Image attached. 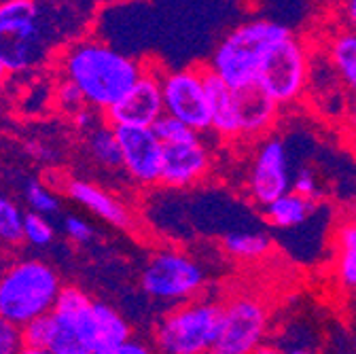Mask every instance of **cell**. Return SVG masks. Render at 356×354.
Segmentation results:
<instances>
[{
    "instance_id": "1",
    "label": "cell",
    "mask_w": 356,
    "mask_h": 354,
    "mask_svg": "<svg viewBox=\"0 0 356 354\" xmlns=\"http://www.w3.org/2000/svg\"><path fill=\"white\" fill-rule=\"evenodd\" d=\"M147 66L96 36L76 38L58 60L62 79L81 92L85 106L98 113L113 108L143 79Z\"/></svg>"
},
{
    "instance_id": "2",
    "label": "cell",
    "mask_w": 356,
    "mask_h": 354,
    "mask_svg": "<svg viewBox=\"0 0 356 354\" xmlns=\"http://www.w3.org/2000/svg\"><path fill=\"white\" fill-rule=\"evenodd\" d=\"M32 0L0 3V64L7 72H28L49 58L68 36V24Z\"/></svg>"
},
{
    "instance_id": "3",
    "label": "cell",
    "mask_w": 356,
    "mask_h": 354,
    "mask_svg": "<svg viewBox=\"0 0 356 354\" xmlns=\"http://www.w3.org/2000/svg\"><path fill=\"white\" fill-rule=\"evenodd\" d=\"M291 32L293 30L286 24L276 19H246L218 40L208 64L204 66L232 90H242L246 85L257 83L265 54Z\"/></svg>"
},
{
    "instance_id": "4",
    "label": "cell",
    "mask_w": 356,
    "mask_h": 354,
    "mask_svg": "<svg viewBox=\"0 0 356 354\" xmlns=\"http://www.w3.org/2000/svg\"><path fill=\"white\" fill-rule=\"evenodd\" d=\"M62 289L56 268L47 261H13L0 270V319L24 329L54 312Z\"/></svg>"
},
{
    "instance_id": "5",
    "label": "cell",
    "mask_w": 356,
    "mask_h": 354,
    "mask_svg": "<svg viewBox=\"0 0 356 354\" xmlns=\"http://www.w3.org/2000/svg\"><path fill=\"white\" fill-rule=\"evenodd\" d=\"M222 319V303L193 299L163 314L155 327V346L161 354H210Z\"/></svg>"
},
{
    "instance_id": "6",
    "label": "cell",
    "mask_w": 356,
    "mask_h": 354,
    "mask_svg": "<svg viewBox=\"0 0 356 354\" xmlns=\"http://www.w3.org/2000/svg\"><path fill=\"white\" fill-rule=\"evenodd\" d=\"M206 287V270L189 252L178 248L155 250L140 272V289L159 303L183 305Z\"/></svg>"
},
{
    "instance_id": "7",
    "label": "cell",
    "mask_w": 356,
    "mask_h": 354,
    "mask_svg": "<svg viewBox=\"0 0 356 354\" xmlns=\"http://www.w3.org/2000/svg\"><path fill=\"white\" fill-rule=\"evenodd\" d=\"M309 66V47L303 38L291 32L265 54L257 74V85L280 108L291 106L307 92Z\"/></svg>"
},
{
    "instance_id": "8",
    "label": "cell",
    "mask_w": 356,
    "mask_h": 354,
    "mask_svg": "<svg viewBox=\"0 0 356 354\" xmlns=\"http://www.w3.org/2000/svg\"><path fill=\"white\" fill-rule=\"evenodd\" d=\"M270 331V309L252 293L234 295L222 303V319L210 354H257Z\"/></svg>"
},
{
    "instance_id": "9",
    "label": "cell",
    "mask_w": 356,
    "mask_h": 354,
    "mask_svg": "<svg viewBox=\"0 0 356 354\" xmlns=\"http://www.w3.org/2000/svg\"><path fill=\"white\" fill-rule=\"evenodd\" d=\"M204 72V66L159 68L163 115L178 119L197 134L210 129V106Z\"/></svg>"
},
{
    "instance_id": "10",
    "label": "cell",
    "mask_w": 356,
    "mask_h": 354,
    "mask_svg": "<svg viewBox=\"0 0 356 354\" xmlns=\"http://www.w3.org/2000/svg\"><path fill=\"white\" fill-rule=\"evenodd\" d=\"M291 181H293V174L289 168L286 145L276 136L265 138L259 145L252 157V163L248 168V174H246L248 198L263 208L267 204H272L274 200H278L280 195L289 193Z\"/></svg>"
},
{
    "instance_id": "11",
    "label": "cell",
    "mask_w": 356,
    "mask_h": 354,
    "mask_svg": "<svg viewBox=\"0 0 356 354\" xmlns=\"http://www.w3.org/2000/svg\"><path fill=\"white\" fill-rule=\"evenodd\" d=\"M159 68L149 64L143 79L131 90L104 113V119L113 127H143L153 129V125L163 117V98Z\"/></svg>"
},
{
    "instance_id": "12",
    "label": "cell",
    "mask_w": 356,
    "mask_h": 354,
    "mask_svg": "<svg viewBox=\"0 0 356 354\" xmlns=\"http://www.w3.org/2000/svg\"><path fill=\"white\" fill-rule=\"evenodd\" d=\"M121 149V170L134 185L155 187L161 181L163 145L153 129L143 127H115Z\"/></svg>"
},
{
    "instance_id": "13",
    "label": "cell",
    "mask_w": 356,
    "mask_h": 354,
    "mask_svg": "<svg viewBox=\"0 0 356 354\" xmlns=\"http://www.w3.org/2000/svg\"><path fill=\"white\" fill-rule=\"evenodd\" d=\"M212 168V153L204 145L202 136L183 143L163 147V166L159 185L170 189H187L202 183Z\"/></svg>"
},
{
    "instance_id": "14",
    "label": "cell",
    "mask_w": 356,
    "mask_h": 354,
    "mask_svg": "<svg viewBox=\"0 0 356 354\" xmlns=\"http://www.w3.org/2000/svg\"><path fill=\"white\" fill-rule=\"evenodd\" d=\"M236 113L240 138L257 140L267 136V131H272L278 121L280 106L257 83H252L242 90H236Z\"/></svg>"
},
{
    "instance_id": "15",
    "label": "cell",
    "mask_w": 356,
    "mask_h": 354,
    "mask_svg": "<svg viewBox=\"0 0 356 354\" xmlns=\"http://www.w3.org/2000/svg\"><path fill=\"white\" fill-rule=\"evenodd\" d=\"M66 191L76 204L100 216L104 223L119 230H127L131 225V212L127 210V206L106 189L89 181H72Z\"/></svg>"
},
{
    "instance_id": "16",
    "label": "cell",
    "mask_w": 356,
    "mask_h": 354,
    "mask_svg": "<svg viewBox=\"0 0 356 354\" xmlns=\"http://www.w3.org/2000/svg\"><path fill=\"white\" fill-rule=\"evenodd\" d=\"M206 68V66H204ZM208 106H210V129L218 138L236 140L240 138L238 131V113H236V90L216 79L212 72H204Z\"/></svg>"
},
{
    "instance_id": "17",
    "label": "cell",
    "mask_w": 356,
    "mask_h": 354,
    "mask_svg": "<svg viewBox=\"0 0 356 354\" xmlns=\"http://www.w3.org/2000/svg\"><path fill=\"white\" fill-rule=\"evenodd\" d=\"M333 278L339 291L356 295V212L343 216L337 225Z\"/></svg>"
},
{
    "instance_id": "18",
    "label": "cell",
    "mask_w": 356,
    "mask_h": 354,
    "mask_svg": "<svg viewBox=\"0 0 356 354\" xmlns=\"http://www.w3.org/2000/svg\"><path fill=\"white\" fill-rule=\"evenodd\" d=\"M325 56L337 72L343 90L356 98V30L335 28L325 38Z\"/></svg>"
},
{
    "instance_id": "19",
    "label": "cell",
    "mask_w": 356,
    "mask_h": 354,
    "mask_svg": "<svg viewBox=\"0 0 356 354\" xmlns=\"http://www.w3.org/2000/svg\"><path fill=\"white\" fill-rule=\"evenodd\" d=\"M131 339V325L129 321L119 312L117 307L104 303V301H94L92 305V341L94 350H106L115 348L119 344H125Z\"/></svg>"
},
{
    "instance_id": "20",
    "label": "cell",
    "mask_w": 356,
    "mask_h": 354,
    "mask_svg": "<svg viewBox=\"0 0 356 354\" xmlns=\"http://www.w3.org/2000/svg\"><path fill=\"white\" fill-rule=\"evenodd\" d=\"M316 210H318V202L289 191L278 200H274L272 204L263 206V216L276 230H295L305 225Z\"/></svg>"
},
{
    "instance_id": "21",
    "label": "cell",
    "mask_w": 356,
    "mask_h": 354,
    "mask_svg": "<svg viewBox=\"0 0 356 354\" xmlns=\"http://www.w3.org/2000/svg\"><path fill=\"white\" fill-rule=\"evenodd\" d=\"M225 252L240 261H257L272 250V238L259 230H238L222 238Z\"/></svg>"
},
{
    "instance_id": "22",
    "label": "cell",
    "mask_w": 356,
    "mask_h": 354,
    "mask_svg": "<svg viewBox=\"0 0 356 354\" xmlns=\"http://www.w3.org/2000/svg\"><path fill=\"white\" fill-rule=\"evenodd\" d=\"M87 151L92 155V159L104 168V170H119L121 168V149H119V140L115 134V127L104 123L92 131L87 136Z\"/></svg>"
},
{
    "instance_id": "23",
    "label": "cell",
    "mask_w": 356,
    "mask_h": 354,
    "mask_svg": "<svg viewBox=\"0 0 356 354\" xmlns=\"http://www.w3.org/2000/svg\"><path fill=\"white\" fill-rule=\"evenodd\" d=\"M24 242V212L19 206L0 193V244L17 246Z\"/></svg>"
},
{
    "instance_id": "24",
    "label": "cell",
    "mask_w": 356,
    "mask_h": 354,
    "mask_svg": "<svg viewBox=\"0 0 356 354\" xmlns=\"http://www.w3.org/2000/svg\"><path fill=\"white\" fill-rule=\"evenodd\" d=\"M153 131L155 136L159 138V143L163 147H170V145H183V143H191L195 138H200L202 134L193 131L191 127H187L185 123H181L174 117H168L163 115L155 125H153Z\"/></svg>"
},
{
    "instance_id": "25",
    "label": "cell",
    "mask_w": 356,
    "mask_h": 354,
    "mask_svg": "<svg viewBox=\"0 0 356 354\" xmlns=\"http://www.w3.org/2000/svg\"><path fill=\"white\" fill-rule=\"evenodd\" d=\"M24 198L30 206V212L40 214V216H49L60 210V200L54 191H49L42 183L38 181H28L24 187Z\"/></svg>"
},
{
    "instance_id": "26",
    "label": "cell",
    "mask_w": 356,
    "mask_h": 354,
    "mask_svg": "<svg viewBox=\"0 0 356 354\" xmlns=\"http://www.w3.org/2000/svg\"><path fill=\"white\" fill-rule=\"evenodd\" d=\"M56 238V230L47 220V216H40L34 212L24 214V240L32 246L44 248Z\"/></svg>"
},
{
    "instance_id": "27",
    "label": "cell",
    "mask_w": 356,
    "mask_h": 354,
    "mask_svg": "<svg viewBox=\"0 0 356 354\" xmlns=\"http://www.w3.org/2000/svg\"><path fill=\"white\" fill-rule=\"evenodd\" d=\"M291 191L297 193V195H301V198L318 202V198H321V179H318V174L312 170L309 166H301L293 174Z\"/></svg>"
},
{
    "instance_id": "28",
    "label": "cell",
    "mask_w": 356,
    "mask_h": 354,
    "mask_svg": "<svg viewBox=\"0 0 356 354\" xmlns=\"http://www.w3.org/2000/svg\"><path fill=\"white\" fill-rule=\"evenodd\" d=\"M22 337H24V346L47 350V344H49V337H51V314L26 325L22 329Z\"/></svg>"
},
{
    "instance_id": "29",
    "label": "cell",
    "mask_w": 356,
    "mask_h": 354,
    "mask_svg": "<svg viewBox=\"0 0 356 354\" xmlns=\"http://www.w3.org/2000/svg\"><path fill=\"white\" fill-rule=\"evenodd\" d=\"M56 104L64 111V113H68L70 117L74 115V113H79L81 108H85V100H83V96H81V92L76 90V87L70 83V81H66V79H62L60 83H58V87H56Z\"/></svg>"
},
{
    "instance_id": "30",
    "label": "cell",
    "mask_w": 356,
    "mask_h": 354,
    "mask_svg": "<svg viewBox=\"0 0 356 354\" xmlns=\"http://www.w3.org/2000/svg\"><path fill=\"white\" fill-rule=\"evenodd\" d=\"M62 227H64V234L76 244H89L96 236V230L92 227V223L85 220V218H81V216H76V214L64 216Z\"/></svg>"
},
{
    "instance_id": "31",
    "label": "cell",
    "mask_w": 356,
    "mask_h": 354,
    "mask_svg": "<svg viewBox=\"0 0 356 354\" xmlns=\"http://www.w3.org/2000/svg\"><path fill=\"white\" fill-rule=\"evenodd\" d=\"M24 350L22 329L0 319V354H19Z\"/></svg>"
},
{
    "instance_id": "32",
    "label": "cell",
    "mask_w": 356,
    "mask_h": 354,
    "mask_svg": "<svg viewBox=\"0 0 356 354\" xmlns=\"http://www.w3.org/2000/svg\"><path fill=\"white\" fill-rule=\"evenodd\" d=\"M72 123H74V127L79 131H85V136H89L92 131H96L104 123V119H100L98 111L85 106V108H81L79 113L72 115Z\"/></svg>"
},
{
    "instance_id": "33",
    "label": "cell",
    "mask_w": 356,
    "mask_h": 354,
    "mask_svg": "<svg viewBox=\"0 0 356 354\" xmlns=\"http://www.w3.org/2000/svg\"><path fill=\"white\" fill-rule=\"evenodd\" d=\"M96 354H157L149 344L140 341V339H127L125 344H119L115 348H106V350H100Z\"/></svg>"
},
{
    "instance_id": "34",
    "label": "cell",
    "mask_w": 356,
    "mask_h": 354,
    "mask_svg": "<svg viewBox=\"0 0 356 354\" xmlns=\"http://www.w3.org/2000/svg\"><path fill=\"white\" fill-rule=\"evenodd\" d=\"M337 19L343 28L356 30V0H348V3H341L337 7Z\"/></svg>"
},
{
    "instance_id": "35",
    "label": "cell",
    "mask_w": 356,
    "mask_h": 354,
    "mask_svg": "<svg viewBox=\"0 0 356 354\" xmlns=\"http://www.w3.org/2000/svg\"><path fill=\"white\" fill-rule=\"evenodd\" d=\"M343 125L350 134L356 138V98H350V106H348V113L343 117Z\"/></svg>"
},
{
    "instance_id": "36",
    "label": "cell",
    "mask_w": 356,
    "mask_h": 354,
    "mask_svg": "<svg viewBox=\"0 0 356 354\" xmlns=\"http://www.w3.org/2000/svg\"><path fill=\"white\" fill-rule=\"evenodd\" d=\"M257 354H284L278 346H270V344H265Z\"/></svg>"
},
{
    "instance_id": "37",
    "label": "cell",
    "mask_w": 356,
    "mask_h": 354,
    "mask_svg": "<svg viewBox=\"0 0 356 354\" xmlns=\"http://www.w3.org/2000/svg\"><path fill=\"white\" fill-rule=\"evenodd\" d=\"M19 354H51L49 350H44V348H32V346H24V350Z\"/></svg>"
},
{
    "instance_id": "38",
    "label": "cell",
    "mask_w": 356,
    "mask_h": 354,
    "mask_svg": "<svg viewBox=\"0 0 356 354\" xmlns=\"http://www.w3.org/2000/svg\"><path fill=\"white\" fill-rule=\"evenodd\" d=\"M284 354H314V350H312V348H299V350H289Z\"/></svg>"
},
{
    "instance_id": "39",
    "label": "cell",
    "mask_w": 356,
    "mask_h": 354,
    "mask_svg": "<svg viewBox=\"0 0 356 354\" xmlns=\"http://www.w3.org/2000/svg\"><path fill=\"white\" fill-rule=\"evenodd\" d=\"M7 74H9V72H7V68H5L3 64H0V85H3V83H5Z\"/></svg>"
},
{
    "instance_id": "40",
    "label": "cell",
    "mask_w": 356,
    "mask_h": 354,
    "mask_svg": "<svg viewBox=\"0 0 356 354\" xmlns=\"http://www.w3.org/2000/svg\"><path fill=\"white\" fill-rule=\"evenodd\" d=\"M352 350H354V354H356V325H354V329H352Z\"/></svg>"
}]
</instances>
